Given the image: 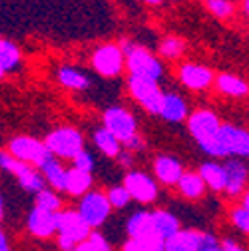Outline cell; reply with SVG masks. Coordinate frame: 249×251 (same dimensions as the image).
<instances>
[{"label":"cell","instance_id":"obj_4","mask_svg":"<svg viewBox=\"0 0 249 251\" xmlns=\"http://www.w3.org/2000/svg\"><path fill=\"white\" fill-rule=\"evenodd\" d=\"M128 88H130L132 98L138 104H142L149 114L160 116L166 94L160 90L158 82L151 80V78H146V76H130L128 78Z\"/></svg>","mask_w":249,"mask_h":251},{"label":"cell","instance_id":"obj_46","mask_svg":"<svg viewBox=\"0 0 249 251\" xmlns=\"http://www.w3.org/2000/svg\"><path fill=\"white\" fill-rule=\"evenodd\" d=\"M144 2H148V4H160V2H164V0H144Z\"/></svg>","mask_w":249,"mask_h":251},{"label":"cell","instance_id":"obj_14","mask_svg":"<svg viewBox=\"0 0 249 251\" xmlns=\"http://www.w3.org/2000/svg\"><path fill=\"white\" fill-rule=\"evenodd\" d=\"M220 140L225 146L229 155H239V158H249V132L231 124H224L220 130Z\"/></svg>","mask_w":249,"mask_h":251},{"label":"cell","instance_id":"obj_21","mask_svg":"<svg viewBox=\"0 0 249 251\" xmlns=\"http://www.w3.org/2000/svg\"><path fill=\"white\" fill-rule=\"evenodd\" d=\"M215 86L222 94L229 98H243L249 94V84L239 78V76H233V74H220L215 76Z\"/></svg>","mask_w":249,"mask_h":251},{"label":"cell","instance_id":"obj_11","mask_svg":"<svg viewBox=\"0 0 249 251\" xmlns=\"http://www.w3.org/2000/svg\"><path fill=\"white\" fill-rule=\"evenodd\" d=\"M58 235H66V237L74 239L76 243H82V241L90 239L92 227L84 222L80 211L62 209V211H58Z\"/></svg>","mask_w":249,"mask_h":251},{"label":"cell","instance_id":"obj_35","mask_svg":"<svg viewBox=\"0 0 249 251\" xmlns=\"http://www.w3.org/2000/svg\"><path fill=\"white\" fill-rule=\"evenodd\" d=\"M72 164H74L76 170H82V172H88V174H92V172H94V168H96L94 155H92L90 151H86V150L76 155V158L72 160Z\"/></svg>","mask_w":249,"mask_h":251},{"label":"cell","instance_id":"obj_29","mask_svg":"<svg viewBox=\"0 0 249 251\" xmlns=\"http://www.w3.org/2000/svg\"><path fill=\"white\" fill-rule=\"evenodd\" d=\"M18 64H20V50L16 48V44L4 38L0 42V72H2V76H6Z\"/></svg>","mask_w":249,"mask_h":251},{"label":"cell","instance_id":"obj_40","mask_svg":"<svg viewBox=\"0 0 249 251\" xmlns=\"http://www.w3.org/2000/svg\"><path fill=\"white\" fill-rule=\"evenodd\" d=\"M222 247H224V251H245L239 243H235V241H231V239H225V241L222 243Z\"/></svg>","mask_w":249,"mask_h":251},{"label":"cell","instance_id":"obj_19","mask_svg":"<svg viewBox=\"0 0 249 251\" xmlns=\"http://www.w3.org/2000/svg\"><path fill=\"white\" fill-rule=\"evenodd\" d=\"M199 176L207 183L209 190L213 192H225L227 187V172L225 166L217 164V162H205L199 166Z\"/></svg>","mask_w":249,"mask_h":251},{"label":"cell","instance_id":"obj_17","mask_svg":"<svg viewBox=\"0 0 249 251\" xmlns=\"http://www.w3.org/2000/svg\"><path fill=\"white\" fill-rule=\"evenodd\" d=\"M224 166H225V172H227V187H225V192L231 198L243 194L245 185H247V179H249L247 166L243 162H239V160H227Z\"/></svg>","mask_w":249,"mask_h":251},{"label":"cell","instance_id":"obj_27","mask_svg":"<svg viewBox=\"0 0 249 251\" xmlns=\"http://www.w3.org/2000/svg\"><path fill=\"white\" fill-rule=\"evenodd\" d=\"M122 251H166V239H162L160 235L130 237L124 243Z\"/></svg>","mask_w":249,"mask_h":251},{"label":"cell","instance_id":"obj_9","mask_svg":"<svg viewBox=\"0 0 249 251\" xmlns=\"http://www.w3.org/2000/svg\"><path fill=\"white\" fill-rule=\"evenodd\" d=\"M102 120H104V128L112 132L122 144H126L130 138L136 136V120L128 110H124L120 106H112L104 112Z\"/></svg>","mask_w":249,"mask_h":251},{"label":"cell","instance_id":"obj_16","mask_svg":"<svg viewBox=\"0 0 249 251\" xmlns=\"http://www.w3.org/2000/svg\"><path fill=\"white\" fill-rule=\"evenodd\" d=\"M213 74L209 68L199 64H181L179 68V82L190 90H205L213 82Z\"/></svg>","mask_w":249,"mask_h":251},{"label":"cell","instance_id":"obj_44","mask_svg":"<svg viewBox=\"0 0 249 251\" xmlns=\"http://www.w3.org/2000/svg\"><path fill=\"white\" fill-rule=\"evenodd\" d=\"M243 12H245V16L249 18V0H243Z\"/></svg>","mask_w":249,"mask_h":251},{"label":"cell","instance_id":"obj_7","mask_svg":"<svg viewBox=\"0 0 249 251\" xmlns=\"http://www.w3.org/2000/svg\"><path fill=\"white\" fill-rule=\"evenodd\" d=\"M124 50L116 44H102L92 54V66L104 78H116L124 70Z\"/></svg>","mask_w":249,"mask_h":251},{"label":"cell","instance_id":"obj_33","mask_svg":"<svg viewBox=\"0 0 249 251\" xmlns=\"http://www.w3.org/2000/svg\"><path fill=\"white\" fill-rule=\"evenodd\" d=\"M205 6L215 18H229L233 14V4L229 0H205Z\"/></svg>","mask_w":249,"mask_h":251},{"label":"cell","instance_id":"obj_6","mask_svg":"<svg viewBox=\"0 0 249 251\" xmlns=\"http://www.w3.org/2000/svg\"><path fill=\"white\" fill-rule=\"evenodd\" d=\"M78 211L80 215L84 217V222L94 229V227H100L106 219L110 217L112 213V203L108 200V194L104 192H88L84 198H80V203H78Z\"/></svg>","mask_w":249,"mask_h":251},{"label":"cell","instance_id":"obj_45","mask_svg":"<svg viewBox=\"0 0 249 251\" xmlns=\"http://www.w3.org/2000/svg\"><path fill=\"white\" fill-rule=\"evenodd\" d=\"M243 205L249 209V190H247V192H245V196H243Z\"/></svg>","mask_w":249,"mask_h":251},{"label":"cell","instance_id":"obj_24","mask_svg":"<svg viewBox=\"0 0 249 251\" xmlns=\"http://www.w3.org/2000/svg\"><path fill=\"white\" fill-rule=\"evenodd\" d=\"M205 187L207 183L203 181V177L199 176V172H185L177 183V190L183 198H188V200H199L205 192Z\"/></svg>","mask_w":249,"mask_h":251},{"label":"cell","instance_id":"obj_20","mask_svg":"<svg viewBox=\"0 0 249 251\" xmlns=\"http://www.w3.org/2000/svg\"><path fill=\"white\" fill-rule=\"evenodd\" d=\"M160 116L172 124L183 122L188 118V104H185V100L181 96H177V94H166Z\"/></svg>","mask_w":249,"mask_h":251},{"label":"cell","instance_id":"obj_1","mask_svg":"<svg viewBox=\"0 0 249 251\" xmlns=\"http://www.w3.org/2000/svg\"><path fill=\"white\" fill-rule=\"evenodd\" d=\"M122 50L126 54V66L132 76H146L160 82L164 76V64L149 50L134 46L130 42H122Z\"/></svg>","mask_w":249,"mask_h":251},{"label":"cell","instance_id":"obj_8","mask_svg":"<svg viewBox=\"0 0 249 251\" xmlns=\"http://www.w3.org/2000/svg\"><path fill=\"white\" fill-rule=\"evenodd\" d=\"M222 126L224 124L220 122V118L209 110H196L188 118V130L199 146L205 144V142H211V140H215L217 136H220Z\"/></svg>","mask_w":249,"mask_h":251},{"label":"cell","instance_id":"obj_12","mask_svg":"<svg viewBox=\"0 0 249 251\" xmlns=\"http://www.w3.org/2000/svg\"><path fill=\"white\" fill-rule=\"evenodd\" d=\"M124 185H126V190L130 192L132 200H136L140 203H151L158 198L155 181L144 172H128L126 177H124Z\"/></svg>","mask_w":249,"mask_h":251},{"label":"cell","instance_id":"obj_2","mask_svg":"<svg viewBox=\"0 0 249 251\" xmlns=\"http://www.w3.org/2000/svg\"><path fill=\"white\" fill-rule=\"evenodd\" d=\"M0 166H2L4 170H8L10 174H14L16 179H18V183H20V187H22L24 192H28V194H34L36 196L38 192L44 190L46 183H48L46 177L40 174L38 168L30 166L26 162L16 160L8 150H4L2 153H0Z\"/></svg>","mask_w":249,"mask_h":251},{"label":"cell","instance_id":"obj_15","mask_svg":"<svg viewBox=\"0 0 249 251\" xmlns=\"http://www.w3.org/2000/svg\"><path fill=\"white\" fill-rule=\"evenodd\" d=\"M153 174L166 185H177L185 172H183L181 164L174 158V155L162 153V155H158V158L153 160Z\"/></svg>","mask_w":249,"mask_h":251},{"label":"cell","instance_id":"obj_42","mask_svg":"<svg viewBox=\"0 0 249 251\" xmlns=\"http://www.w3.org/2000/svg\"><path fill=\"white\" fill-rule=\"evenodd\" d=\"M0 251H10V247H8V239H6V233H4V231L0 233Z\"/></svg>","mask_w":249,"mask_h":251},{"label":"cell","instance_id":"obj_22","mask_svg":"<svg viewBox=\"0 0 249 251\" xmlns=\"http://www.w3.org/2000/svg\"><path fill=\"white\" fill-rule=\"evenodd\" d=\"M40 172L44 174V177H46V181H48L50 187H54L56 192H66L68 170L56 160V155H52V158L40 168Z\"/></svg>","mask_w":249,"mask_h":251},{"label":"cell","instance_id":"obj_32","mask_svg":"<svg viewBox=\"0 0 249 251\" xmlns=\"http://www.w3.org/2000/svg\"><path fill=\"white\" fill-rule=\"evenodd\" d=\"M108 200H110L112 207L124 209V207H126L132 201V196L126 190V185H114V187H110V190H108Z\"/></svg>","mask_w":249,"mask_h":251},{"label":"cell","instance_id":"obj_37","mask_svg":"<svg viewBox=\"0 0 249 251\" xmlns=\"http://www.w3.org/2000/svg\"><path fill=\"white\" fill-rule=\"evenodd\" d=\"M118 164L122 166V168H132V164H134V155H132V151L130 150H124V151H120V155H118Z\"/></svg>","mask_w":249,"mask_h":251},{"label":"cell","instance_id":"obj_30","mask_svg":"<svg viewBox=\"0 0 249 251\" xmlns=\"http://www.w3.org/2000/svg\"><path fill=\"white\" fill-rule=\"evenodd\" d=\"M36 207L58 213V211H62V200L56 194V190H48V187H44L42 192L36 194Z\"/></svg>","mask_w":249,"mask_h":251},{"label":"cell","instance_id":"obj_43","mask_svg":"<svg viewBox=\"0 0 249 251\" xmlns=\"http://www.w3.org/2000/svg\"><path fill=\"white\" fill-rule=\"evenodd\" d=\"M201 251H224V247L220 243H215V245H209V247H203Z\"/></svg>","mask_w":249,"mask_h":251},{"label":"cell","instance_id":"obj_26","mask_svg":"<svg viewBox=\"0 0 249 251\" xmlns=\"http://www.w3.org/2000/svg\"><path fill=\"white\" fill-rule=\"evenodd\" d=\"M58 82L68 88V90H76V92H82V90H88L90 88V80L84 72L72 68V66H62L58 70Z\"/></svg>","mask_w":249,"mask_h":251},{"label":"cell","instance_id":"obj_34","mask_svg":"<svg viewBox=\"0 0 249 251\" xmlns=\"http://www.w3.org/2000/svg\"><path fill=\"white\" fill-rule=\"evenodd\" d=\"M231 224H233L239 231L249 233V209H247L245 205L231 209Z\"/></svg>","mask_w":249,"mask_h":251},{"label":"cell","instance_id":"obj_41","mask_svg":"<svg viewBox=\"0 0 249 251\" xmlns=\"http://www.w3.org/2000/svg\"><path fill=\"white\" fill-rule=\"evenodd\" d=\"M74 251H98V247H96L94 243H92L90 239H86V241H82V243H78Z\"/></svg>","mask_w":249,"mask_h":251},{"label":"cell","instance_id":"obj_28","mask_svg":"<svg viewBox=\"0 0 249 251\" xmlns=\"http://www.w3.org/2000/svg\"><path fill=\"white\" fill-rule=\"evenodd\" d=\"M94 144L104 155H108V158H118L120 151H122V142L112 132H108L106 128H100L94 132Z\"/></svg>","mask_w":249,"mask_h":251},{"label":"cell","instance_id":"obj_23","mask_svg":"<svg viewBox=\"0 0 249 251\" xmlns=\"http://www.w3.org/2000/svg\"><path fill=\"white\" fill-rule=\"evenodd\" d=\"M92 174L82 172V170H68V177H66V192L72 198H84L88 192H92Z\"/></svg>","mask_w":249,"mask_h":251},{"label":"cell","instance_id":"obj_25","mask_svg":"<svg viewBox=\"0 0 249 251\" xmlns=\"http://www.w3.org/2000/svg\"><path fill=\"white\" fill-rule=\"evenodd\" d=\"M153 224H155V233L162 239H170L172 235H175L181 227H179V219L166 209H155L153 211Z\"/></svg>","mask_w":249,"mask_h":251},{"label":"cell","instance_id":"obj_31","mask_svg":"<svg viewBox=\"0 0 249 251\" xmlns=\"http://www.w3.org/2000/svg\"><path fill=\"white\" fill-rule=\"evenodd\" d=\"M181 52H183V42L179 38H175V36H168V38H164L160 42V54L164 58H168V60L179 58Z\"/></svg>","mask_w":249,"mask_h":251},{"label":"cell","instance_id":"obj_13","mask_svg":"<svg viewBox=\"0 0 249 251\" xmlns=\"http://www.w3.org/2000/svg\"><path fill=\"white\" fill-rule=\"evenodd\" d=\"M26 227L34 237L46 239V237L58 233V213L42 209V207H34L32 211L28 213Z\"/></svg>","mask_w":249,"mask_h":251},{"label":"cell","instance_id":"obj_5","mask_svg":"<svg viewBox=\"0 0 249 251\" xmlns=\"http://www.w3.org/2000/svg\"><path fill=\"white\" fill-rule=\"evenodd\" d=\"M46 146L48 150L56 155V158H66L74 160L80 151H84V138L76 128H58L46 136Z\"/></svg>","mask_w":249,"mask_h":251},{"label":"cell","instance_id":"obj_3","mask_svg":"<svg viewBox=\"0 0 249 251\" xmlns=\"http://www.w3.org/2000/svg\"><path fill=\"white\" fill-rule=\"evenodd\" d=\"M8 151L14 155L16 160L26 162V164L34 166L38 170L54 155L48 150L46 142H40L36 138H30V136H14L8 142Z\"/></svg>","mask_w":249,"mask_h":251},{"label":"cell","instance_id":"obj_10","mask_svg":"<svg viewBox=\"0 0 249 251\" xmlns=\"http://www.w3.org/2000/svg\"><path fill=\"white\" fill-rule=\"evenodd\" d=\"M217 239L211 233L196 229H179L175 235L166 239V251H201L203 247L215 245Z\"/></svg>","mask_w":249,"mask_h":251},{"label":"cell","instance_id":"obj_36","mask_svg":"<svg viewBox=\"0 0 249 251\" xmlns=\"http://www.w3.org/2000/svg\"><path fill=\"white\" fill-rule=\"evenodd\" d=\"M90 241L98 247V251H112V243H110L108 237H104L100 231H92Z\"/></svg>","mask_w":249,"mask_h":251},{"label":"cell","instance_id":"obj_18","mask_svg":"<svg viewBox=\"0 0 249 251\" xmlns=\"http://www.w3.org/2000/svg\"><path fill=\"white\" fill-rule=\"evenodd\" d=\"M126 231L130 237H144V235H158L153 224V211H134L126 224Z\"/></svg>","mask_w":249,"mask_h":251},{"label":"cell","instance_id":"obj_38","mask_svg":"<svg viewBox=\"0 0 249 251\" xmlns=\"http://www.w3.org/2000/svg\"><path fill=\"white\" fill-rule=\"evenodd\" d=\"M76 241L74 239H70V237H66V235H58V247H60V251H74L76 249Z\"/></svg>","mask_w":249,"mask_h":251},{"label":"cell","instance_id":"obj_39","mask_svg":"<svg viewBox=\"0 0 249 251\" xmlns=\"http://www.w3.org/2000/svg\"><path fill=\"white\" fill-rule=\"evenodd\" d=\"M144 146H146V144H144V140H142L138 134H136L134 138H130L126 144H124V148H126V150H130V151H138V150H142Z\"/></svg>","mask_w":249,"mask_h":251}]
</instances>
